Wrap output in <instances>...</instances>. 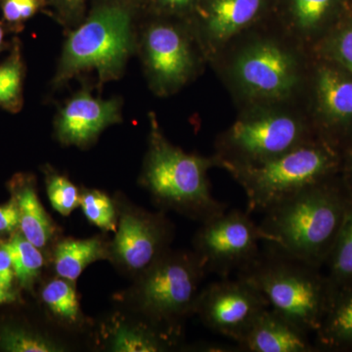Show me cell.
Wrapping results in <instances>:
<instances>
[{
  "instance_id": "1",
  "label": "cell",
  "mask_w": 352,
  "mask_h": 352,
  "mask_svg": "<svg viewBox=\"0 0 352 352\" xmlns=\"http://www.w3.org/2000/svg\"><path fill=\"white\" fill-rule=\"evenodd\" d=\"M134 9L127 0H104L69 31L53 78L61 87L83 73L95 72L99 87L119 80L138 50Z\"/></svg>"
},
{
  "instance_id": "2",
  "label": "cell",
  "mask_w": 352,
  "mask_h": 352,
  "mask_svg": "<svg viewBox=\"0 0 352 352\" xmlns=\"http://www.w3.org/2000/svg\"><path fill=\"white\" fill-rule=\"evenodd\" d=\"M351 207L321 182L268 208L259 226L267 243L318 267L330 256Z\"/></svg>"
},
{
  "instance_id": "3",
  "label": "cell",
  "mask_w": 352,
  "mask_h": 352,
  "mask_svg": "<svg viewBox=\"0 0 352 352\" xmlns=\"http://www.w3.org/2000/svg\"><path fill=\"white\" fill-rule=\"evenodd\" d=\"M316 268L264 243L258 256L237 276L258 289L271 309L308 333L316 332L330 300Z\"/></svg>"
},
{
  "instance_id": "4",
  "label": "cell",
  "mask_w": 352,
  "mask_h": 352,
  "mask_svg": "<svg viewBox=\"0 0 352 352\" xmlns=\"http://www.w3.org/2000/svg\"><path fill=\"white\" fill-rule=\"evenodd\" d=\"M217 163L171 145L154 122L143 183L160 205L205 222L227 210L226 204L212 196L208 179V168Z\"/></svg>"
},
{
  "instance_id": "5",
  "label": "cell",
  "mask_w": 352,
  "mask_h": 352,
  "mask_svg": "<svg viewBox=\"0 0 352 352\" xmlns=\"http://www.w3.org/2000/svg\"><path fill=\"white\" fill-rule=\"evenodd\" d=\"M333 160L323 148L305 143L254 166H226L247 195V212H263L323 182Z\"/></svg>"
},
{
  "instance_id": "6",
  "label": "cell",
  "mask_w": 352,
  "mask_h": 352,
  "mask_svg": "<svg viewBox=\"0 0 352 352\" xmlns=\"http://www.w3.org/2000/svg\"><path fill=\"white\" fill-rule=\"evenodd\" d=\"M206 273L195 252H166L142 273L138 289L141 309L157 327L173 333L176 322L195 311Z\"/></svg>"
},
{
  "instance_id": "7",
  "label": "cell",
  "mask_w": 352,
  "mask_h": 352,
  "mask_svg": "<svg viewBox=\"0 0 352 352\" xmlns=\"http://www.w3.org/2000/svg\"><path fill=\"white\" fill-rule=\"evenodd\" d=\"M261 242H270V237L251 214L226 210L203 222L195 238V254L207 272L229 278L258 256Z\"/></svg>"
},
{
  "instance_id": "8",
  "label": "cell",
  "mask_w": 352,
  "mask_h": 352,
  "mask_svg": "<svg viewBox=\"0 0 352 352\" xmlns=\"http://www.w3.org/2000/svg\"><path fill=\"white\" fill-rule=\"evenodd\" d=\"M305 129L295 118L264 115L238 120L220 144V166H254L305 144Z\"/></svg>"
},
{
  "instance_id": "9",
  "label": "cell",
  "mask_w": 352,
  "mask_h": 352,
  "mask_svg": "<svg viewBox=\"0 0 352 352\" xmlns=\"http://www.w3.org/2000/svg\"><path fill=\"white\" fill-rule=\"evenodd\" d=\"M270 307L258 289L237 276L208 285L199 294L194 312L210 330L238 344Z\"/></svg>"
},
{
  "instance_id": "10",
  "label": "cell",
  "mask_w": 352,
  "mask_h": 352,
  "mask_svg": "<svg viewBox=\"0 0 352 352\" xmlns=\"http://www.w3.org/2000/svg\"><path fill=\"white\" fill-rule=\"evenodd\" d=\"M140 50L152 85L171 91L188 80L193 58L188 41L175 25L156 23L143 32Z\"/></svg>"
},
{
  "instance_id": "11",
  "label": "cell",
  "mask_w": 352,
  "mask_h": 352,
  "mask_svg": "<svg viewBox=\"0 0 352 352\" xmlns=\"http://www.w3.org/2000/svg\"><path fill=\"white\" fill-rule=\"evenodd\" d=\"M234 74L250 94L282 98L296 83L293 58L276 44L261 43L247 48L234 64Z\"/></svg>"
},
{
  "instance_id": "12",
  "label": "cell",
  "mask_w": 352,
  "mask_h": 352,
  "mask_svg": "<svg viewBox=\"0 0 352 352\" xmlns=\"http://www.w3.org/2000/svg\"><path fill=\"white\" fill-rule=\"evenodd\" d=\"M122 106L119 98H99L83 88L57 113L54 126L58 140L76 147L92 144L104 129L122 122Z\"/></svg>"
},
{
  "instance_id": "13",
  "label": "cell",
  "mask_w": 352,
  "mask_h": 352,
  "mask_svg": "<svg viewBox=\"0 0 352 352\" xmlns=\"http://www.w3.org/2000/svg\"><path fill=\"white\" fill-rule=\"evenodd\" d=\"M117 228L113 252L129 270L143 273L168 252L170 229L159 215L126 212Z\"/></svg>"
},
{
  "instance_id": "14",
  "label": "cell",
  "mask_w": 352,
  "mask_h": 352,
  "mask_svg": "<svg viewBox=\"0 0 352 352\" xmlns=\"http://www.w3.org/2000/svg\"><path fill=\"white\" fill-rule=\"evenodd\" d=\"M307 335L270 307L254 322L238 346L241 352L314 351Z\"/></svg>"
},
{
  "instance_id": "15",
  "label": "cell",
  "mask_w": 352,
  "mask_h": 352,
  "mask_svg": "<svg viewBox=\"0 0 352 352\" xmlns=\"http://www.w3.org/2000/svg\"><path fill=\"white\" fill-rule=\"evenodd\" d=\"M9 187L19 210L22 235L38 249H43L52 238L54 227L39 201L34 178L24 173L14 175Z\"/></svg>"
},
{
  "instance_id": "16",
  "label": "cell",
  "mask_w": 352,
  "mask_h": 352,
  "mask_svg": "<svg viewBox=\"0 0 352 352\" xmlns=\"http://www.w3.org/2000/svg\"><path fill=\"white\" fill-rule=\"evenodd\" d=\"M263 0H212L208 7L207 30L210 38L224 41L254 20Z\"/></svg>"
},
{
  "instance_id": "17",
  "label": "cell",
  "mask_w": 352,
  "mask_h": 352,
  "mask_svg": "<svg viewBox=\"0 0 352 352\" xmlns=\"http://www.w3.org/2000/svg\"><path fill=\"white\" fill-rule=\"evenodd\" d=\"M107 250L98 238L65 240L55 250L57 274L69 281H76L89 264L107 258Z\"/></svg>"
},
{
  "instance_id": "18",
  "label": "cell",
  "mask_w": 352,
  "mask_h": 352,
  "mask_svg": "<svg viewBox=\"0 0 352 352\" xmlns=\"http://www.w3.org/2000/svg\"><path fill=\"white\" fill-rule=\"evenodd\" d=\"M25 65L20 39L11 43L8 56L0 63V109L19 113L24 106Z\"/></svg>"
},
{
  "instance_id": "19",
  "label": "cell",
  "mask_w": 352,
  "mask_h": 352,
  "mask_svg": "<svg viewBox=\"0 0 352 352\" xmlns=\"http://www.w3.org/2000/svg\"><path fill=\"white\" fill-rule=\"evenodd\" d=\"M317 92L322 109L336 120L352 119V80L333 69H320Z\"/></svg>"
},
{
  "instance_id": "20",
  "label": "cell",
  "mask_w": 352,
  "mask_h": 352,
  "mask_svg": "<svg viewBox=\"0 0 352 352\" xmlns=\"http://www.w3.org/2000/svg\"><path fill=\"white\" fill-rule=\"evenodd\" d=\"M329 300L316 332L321 340L332 344H352V289Z\"/></svg>"
},
{
  "instance_id": "21",
  "label": "cell",
  "mask_w": 352,
  "mask_h": 352,
  "mask_svg": "<svg viewBox=\"0 0 352 352\" xmlns=\"http://www.w3.org/2000/svg\"><path fill=\"white\" fill-rule=\"evenodd\" d=\"M170 333L148 328L120 326L113 333L111 349L117 352H157L170 346Z\"/></svg>"
},
{
  "instance_id": "22",
  "label": "cell",
  "mask_w": 352,
  "mask_h": 352,
  "mask_svg": "<svg viewBox=\"0 0 352 352\" xmlns=\"http://www.w3.org/2000/svg\"><path fill=\"white\" fill-rule=\"evenodd\" d=\"M7 245L12 256L15 277L21 286L31 288L44 264L41 249L25 239L22 234L13 235Z\"/></svg>"
},
{
  "instance_id": "23",
  "label": "cell",
  "mask_w": 352,
  "mask_h": 352,
  "mask_svg": "<svg viewBox=\"0 0 352 352\" xmlns=\"http://www.w3.org/2000/svg\"><path fill=\"white\" fill-rule=\"evenodd\" d=\"M44 303L58 318L75 323L80 315V302L71 281L55 279L46 285L41 293Z\"/></svg>"
},
{
  "instance_id": "24",
  "label": "cell",
  "mask_w": 352,
  "mask_h": 352,
  "mask_svg": "<svg viewBox=\"0 0 352 352\" xmlns=\"http://www.w3.org/2000/svg\"><path fill=\"white\" fill-rule=\"evenodd\" d=\"M329 258L336 284L352 281V205L346 215Z\"/></svg>"
},
{
  "instance_id": "25",
  "label": "cell",
  "mask_w": 352,
  "mask_h": 352,
  "mask_svg": "<svg viewBox=\"0 0 352 352\" xmlns=\"http://www.w3.org/2000/svg\"><path fill=\"white\" fill-rule=\"evenodd\" d=\"M0 349L8 352H56L61 346L38 333L24 328L4 327L0 330Z\"/></svg>"
},
{
  "instance_id": "26",
  "label": "cell",
  "mask_w": 352,
  "mask_h": 352,
  "mask_svg": "<svg viewBox=\"0 0 352 352\" xmlns=\"http://www.w3.org/2000/svg\"><path fill=\"white\" fill-rule=\"evenodd\" d=\"M80 207L83 214L94 226L105 231L117 229L115 208L106 194L97 190H90L80 195Z\"/></svg>"
},
{
  "instance_id": "27",
  "label": "cell",
  "mask_w": 352,
  "mask_h": 352,
  "mask_svg": "<svg viewBox=\"0 0 352 352\" xmlns=\"http://www.w3.org/2000/svg\"><path fill=\"white\" fill-rule=\"evenodd\" d=\"M46 188L51 206L60 214L67 217L80 204V195L76 185L66 176L56 173H48Z\"/></svg>"
},
{
  "instance_id": "28",
  "label": "cell",
  "mask_w": 352,
  "mask_h": 352,
  "mask_svg": "<svg viewBox=\"0 0 352 352\" xmlns=\"http://www.w3.org/2000/svg\"><path fill=\"white\" fill-rule=\"evenodd\" d=\"M45 0H0L2 21L9 32L18 34L25 23L43 8Z\"/></svg>"
},
{
  "instance_id": "29",
  "label": "cell",
  "mask_w": 352,
  "mask_h": 352,
  "mask_svg": "<svg viewBox=\"0 0 352 352\" xmlns=\"http://www.w3.org/2000/svg\"><path fill=\"white\" fill-rule=\"evenodd\" d=\"M333 0H292L291 9L296 25L311 30L323 20Z\"/></svg>"
},
{
  "instance_id": "30",
  "label": "cell",
  "mask_w": 352,
  "mask_h": 352,
  "mask_svg": "<svg viewBox=\"0 0 352 352\" xmlns=\"http://www.w3.org/2000/svg\"><path fill=\"white\" fill-rule=\"evenodd\" d=\"M20 227L19 210L15 199L0 206V233L13 232Z\"/></svg>"
},
{
  "instance_id": "31",
  "label": "cell",
  "mask_w": 352,
  "mask_h": 352,
  "mask_svg": "<svg viewBox=\"0 0 352 352\" xmlns=\"http://www.w3.org/2000/svg\"><path fill=\"white\" fill-rule=\"evenodd\" d=\"M335 51L340 63L352 73V29L340 32L336 41Z\"/></svg>"
},
{
  "instance_id": "32",
  "label": "cell",
  "mask_w": 352,
  "mask_h": 352,
  "mask_svg": "<svg viewBox=\"0 0 352 352\" xmlns=\"http://www.w3.org/2000/svg\"><path fill=\"white\" fill-rule=\"evenodd\" d=\"M15 278V270L12 256L6 243L0 244V279L9 287H12L13 280Z\"/></svg>"
},
{
  "instance_id": "33",
  "label": "cell",
  "mask_w": 352,
  "mask_h": 352,
  "mask_svg": "<svg viewBox=\"0 0 352 352\" xmlns=\"http://www.w3.org/2000/svg\"><path fill=\"white\" fill-rule=\"evenodd\" d=\"M62 14V18L66 21L73 20L80 12L85 0H52Z\"/></svg>"
},
{
  "instance_id": "34",
  "label": "cell",
  "mask_w": 352,
  "mask_h": 352,
  "mask_svg": "<svg viewBox=\"0 0 352 352\" xmlns=\"http://www.w3.org/2000/svg\"><path fill=\"white\" fill-rule=\"evenodd\" d=\"M15 300L16 295L12 291V287H9L0 279V305L14 302Z\"/></svg>"
},
{
  "instance_id": "35",
  "label": "cell",
  "mask_w": 352,
  "mask_h": 352,
  "mask_svg": "<svg viewBox=\"0 0 352 352\" xmlns=\"http://www.w3.org/2000/svg\"><path fill=\"white\" fill-rule=\"evenodd\" d=\"M9 32L8 28L6 25L3 21L0 20V54L6 50L7 47L6 36L7 32Z\"/></svg>"
},
{
  "instance_id": "36",
  "label": "cell",
  "mask_w": 352,
  "mask_h": 352,
  "mask_svg": "<svg viewBox=\"0 0 352 352\" xmlns=\"http://www.w3.org/2000/svg\"><path fill=\"white\" fill-rule=\"evenodd\" d=\"M161 1L171 8H184L190 6L193 0H161Z\"/></svg>"
}]
</instances>
